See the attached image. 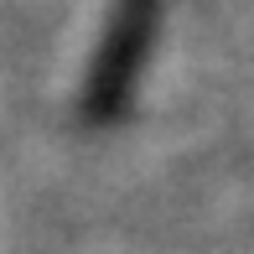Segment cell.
Masks as SVG:
<instances>
[{
  "label": "cell",
  "mask_w": 254,
  "mask_h": 254,
  "mask_svg": "<svg viewBox=\"0 0 254 254\" xmlns=\"http://www.w3.org/2000/svg\"><path fill=\"white\" fill-rule=\"evenodd\" d=\"M156 31H161V0H114L109 5L83 94H78L83 125H114L125 114L135 83H140V67L156 47Z\"/></svg>",
  "instance_id": "6da1fadb"
}]
</instances>
